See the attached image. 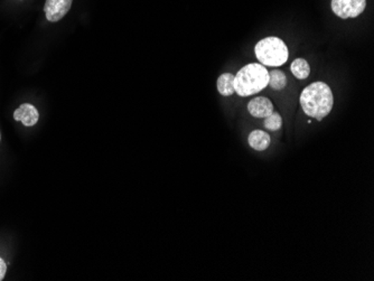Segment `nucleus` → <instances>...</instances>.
Returning a JSON list of instances; mask_svg holds the SVG:
<instances>
[{
    "instance_id": "f257e3e1",
    "label": "nucleus",
    "mask_w": 374,
    "mask_h": 281,
    "mask_svg": "<svg viewBox=\"0 0 374 281\" xmlns=\"http://www.w3.org/2000/svg\"><path fill=\"white\" fill-rule=\"evenodd\" d=\"M300 105L309 117L322 121L329 116L334 105L332 89L325 82H314L300 94Z\"/></svg>"
},
{
    "instance_id": "f03ea898",
    "label": "nucleus",
    "mask_w": 374,
    "mask_h": 281,
    "mask_svg": "<svg viewBox=\"0 0 374 281\" xmlns=\"http://www.w3.org/2000/svg\"><path fill=\"white\" fill-rule=\"evenodd\" d=\"M269 83V71L260 63L243 66L234 76V92L240 96H250L264 90Z\"/></svg>"
},
{
    "instance_id": "7ed1b4c3",
    "label": "nucleus",
    "mask_w": 374,
    "mask_h": 281,
    "mask_svg": "<svg viewBox=\"0 0 374 281\" xmlns=\"http://www.w3.org/2000/svg\"><path fill=\"white\" fill-rule=\"evenodd\" d=\"M255 53L259 63L273 67L284 65L289 57L287 45L282 39L275 37H266L258 42Z\"/></svg>"
},
{
    "instance_id": "20e7f679",
    "label": "nucleus",
    "mask_w": 374,
    "mask_h": 281,
    "mask_svg": "<svg viewBox=\"0 0 374 281\" xmlns=\"http://www.w3.org/2000/svg\"><path fill=\"white\" fill-rule=\"evenodd\" d=\"M331 7L340 19H355L364 12L366 0H332Z\"/></svg>"
},
{
    "instance_id": "39448f33",
    "label": "nucleus",
    "mask_w": 374,
    "mask_h": 281,
    "mask_svg": "<svg viewBox=\"0 0 374 281\" xmlns=\"http://www.w3.org/2000/svg\"><path fill=\"white\" fill-rule=\"evenodd\" d=\"M73 0H46L44 7L46 19L52 23L61 21L69 12Z\"/></svg>"
},
{
    "instance_id": "423d86ee",
    "label": "nucleus",
    "mask_w": 374,
    "mask_h": 281,
    "mask_svg": "<svg viewBox=\"0 0 374 281\" xmlns=\"http://www.w3.org/2000/svg\"><path fill=\"white\" fill-rule=\"evenodd\" d=\"M14 119L21 121L25 127H33L39 119V110L30 103H24L14 112Z\"/></svg>"
},
{
    "instance_id": "0eeeda50",
    "label": "nucleus",
    "mask_w": 374,
    "mask_h": 281,
    "mask_svg": "<svg viewBox=\"0 0 374 281\" xmlns=\"http://www.w3.org/2000/svg\"><path fill=\"white\" fill-rule=\"evenodd\" d=\"M249 114L255 118H266L273 112V102L264 96H258L248 103Z\"/></svg>"
},
{
    "instance_id": "6e6552de",
    "label": "nucleus",
    "mask_w": 374,
    "mask_h": 281,
    "mask_svg": "<svg viewBox=\"0 0 374 281\" xmlns=\"http://www.w3.org/2000/svg\"><path fill=\"white\" fill-rule=\"evenodd\" d=\"M248 143L252 149L257 150V152H264L269 148L271 138H270L269 134L257 129V130L250 132Z\"/></svg>"
},
{
    "instance_id": "1a4fd4ad",
    "label": "nucleus",
    "mask_w": 374,
    "mask_h": 281,
    "mask_svg": "<svg viewBox=\"0 0 374 281\" xmlns=\"http://www.w3.org/2000/svg\"><path fill=\"white\" fill-rule=\"evenodd\" d=\"M216 87L220 94L223 96H230L234 93V76L231 73H223L220 75L216 82Z\"/></svg>"
},
{
    "instance_id": "9d476101",
    "label": "nucleus",
    "mask_w": 374,
    "mask_h": 281,
    "mask_svg": "<svg viewBox=\"0 0 374 281\" xmlns=\"http://www.w3.org/2000/svg\"><path fill=\"white\" fill-rule=\"evenodd\" d=\"M291 73L298 80H306L311 74V66L304 59H296L291 65Z\"/></svg>"
},
{
    "instance_id": "9b49d317",
    "label": "nucleus",
    "mask_w": 374,
    "mask_h": 281,
    "mask_svg": "<svg viewBox=\"0 0 374 281\" xmlns=\"http://www.w3.org/2000/svg\"><path fill=\"white\" fill-rule=\"evenodd\" d=\"M268 85H270L276 91L284 90L286 85H287V76L282 71L273 70V71L269 72V83H268Z\"/></svg>"
},
{
    "instance_id": "f8f14e48",
    "label": "nucleus",
    "mask_w": 374,
    "mask_h": 281,
    "mask_svg": "<svg viewBox=\"0 0 374 281\" xmlns=\"http://www.w3.org/2000/svg\"><path fill=\"white\" fill-rule=\"evenodd\" d=\"M264 126L267 130L277 132V130H279L282 126V116H280L278 112H275V111H273V114H269L268 117L264 118Z\"/></svg>"
},
{
    "instance_id": "ddd939ff",
    "label": "nucleus",
    "mask_w": 374,
    "mask_h": 281,
    "mask_svg": "<svg viewBox=\"0 0 374 281\" xmlns=\"http://www.w3.org/2000/svg\"><path fill=\"white\" fill-rule=\"evenodd\" d=\"M7 272V264L5 261L0 258V281L3 280V278H5V275H6Z\"/></svg>"
},
{
    "instance_id": "4468645a",
    "label": "nucleus",
    "mask_w": 374,
    "mask_h": 281,
    "mask_svg": "<svg viewBox=\"0 0 374 281\" xmlns=\"http://www.w3.org/2000/svg\"><path fill=\"white\" fill-rule=\"evenodd\" d=\"M0 140H1V135H0Z\"/></svg>"
}]
</instances>
